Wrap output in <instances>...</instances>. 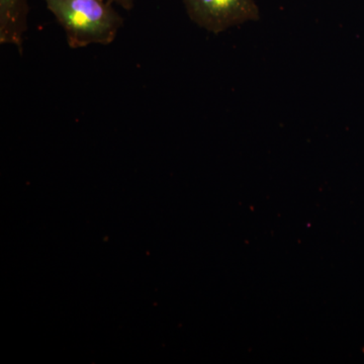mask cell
Instances as JSON below:
<instances>
[{"mask_svg": "<svg viewBox=\"0 0 364 364\" xmlns=\"http://www.w3.org/2000/svg\"><path fill=\"white\" fill-rule=\"evenodd\" d=\"M28 0H0V43L13 45L23 53L28 30Z\"/></svg>", "mask_w": 364, "mask_h": 364, "instance_id": "3", "label": "cell"}, {"mask_svg": "<svg viewBox=\"0 0 364 364\" xmlns=\"http://www.w3.org/2000/svg\"><path fill=\"white\" fill-rule=\"evenodd\" d=\"M105 1L112 4H117V6L123 7L127 11H131L133 9L134 4H135V0H105Z\"/></svg>", "mask_w": 364, "mask_h": 364, "instance_id": "4", "label": "cell"}, {"mask_svg": "<svg viewBox=\"0 0 364 364\" xmlns=\"http://www.w3.org/2000/svg\"><path fill=\"white\" fill-rule=\"evenodd\" d=\"M183 4L191 21L215 35L260 18L255 0H183Z\"/></svg>", "mask_w": 364, "mask_h": 364, "instance_id": "2", "label": "cell"}, {"mask_svg": "<svg viewBox=\"0 0 364 364\" xmlns=\"http://www.w3.org/2000/svg\"><path fill=\"white\" fill-rule=\"evenodd\" d=\"M46 6L66 33L72 49L90 45H109L124 20L105 0H44Z\"/></svg>", "mask_w": 364, "mask_h": 364, "instance_id": "1", "label": "cell"}]
</instances>
